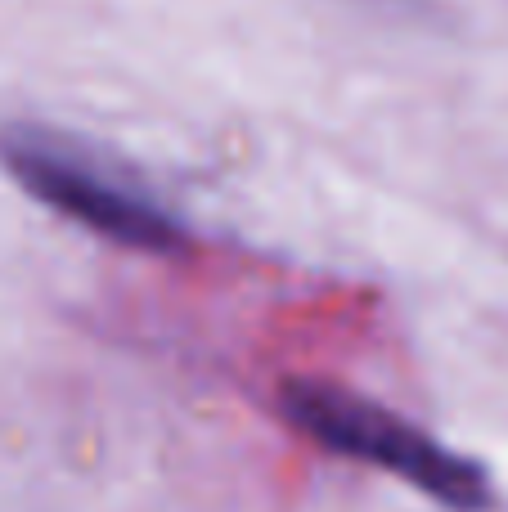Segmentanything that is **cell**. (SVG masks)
<instances>
[{
  "mask_svg": "<svg viewBox=\"0 0 508 512\" xmlns=\"http://www.w3.org/2000/svg\"><path fill=\"white\" fill-rule=\"evenodd\" d=\"M279 414L288 427L342 459L369 463L387 477L414 486L450 512H486L495 504L491 477L477 459L441 445L410 418L383 409L378 400L356 396L338 382L293 378L279 387Z\"/></svg>",
  "mask_w": 508,
  "mask_h": 512,
  "instance_id": "6da1fadb",
  "label": "cell"
},
{
  "mask_svg": "<svg viewBox=\"0 0 508 512\" xmlns=\"http://www.w3.org/2000/svg\"><path fill=\"white\" fill-rule=\"evenodd\" d=\"M0 162L36 203L108 243L140 252H176L185 243V225L158 198L54 131H32V126L0 131Z\"/></svg>",
  "mask_w": 508,
  "mask_h": 512,
  "instance_id": "7a4b0ae2",
  "label": "cell"
}]
</instances>
